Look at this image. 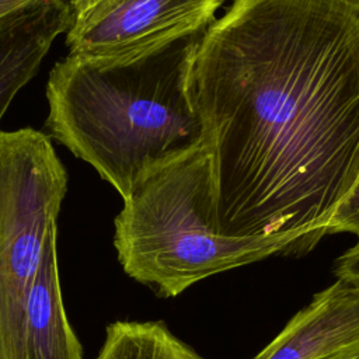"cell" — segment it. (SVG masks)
<instances>
[{
	"label": "cell",
	"instance_id": "52a82bcc",
	"mask_svg": "<svg viewBox=\"0 0 359 359\" xmlns=\"http://www.w3.org/2000/svg\"><path fill=\"white\" fill-rule=\"evenodd\" d=\"M69 21L66 0H35L0 20V122Z\"/></svg>",
	"mask_w": 359,
	"mask_h": 359
},
{
	"label": "cell",
	"instance_id": "7c38bea8",
	"mask_svg": "<svg viewBox=\"0 0 359 359\" xmlns=\"http://www.w3.org/2000/svg\"><path fill=\"white\" fill-rule=\"evenodd\" d=\"M316 359H359V338L337 349H332Z\"/></svg>",
	"mask_w": 359,
	"mask_h": 359
},
{
	"label": "cell",
	"instance_id": "9c48e42d",
	"mask_svg": "<svg viewBox=\"0 0 359 359\" xmlns=\"http://www.w3.org/2000/svg\"><path fill=\"white\" fill-rule=\"evenodd\" d=\"M97 359H206L163 323L115 321L107 327Z\"/></svg>",
	"mask_w": 359,
	"mask_h": 359
},
{
	"label": "cell",
	"instance_id": "5bb4252c",
	"mask_svg": "<svg viewBox=\"0 0 359 359\" xmlns=\"http://www.w3.org/2000/svg\"><path fill=\"white\" fill-rule=\"evenodd\" d=\"M334 1H339V3H344L349 7H353V8L359 10V0H334Z\"/></svg>",
	"mask_w": 359,
	"mask_h": 359
},
{
	"label": "cell",
	"instance_id": "4fadbf2b",
	"mask_svg": "<svg viewBox=\"0 0 359 359\" xmlns=\"http://www.w3.org/2000/svg\"><path fill=\"white\" fill-rule=\"evenodd\" d=\"M35 0H0V20Z\"/></svg>",
	"mask_w": 359,
	"mask_h": 359
},
{
	"label": "cell",
	"instance_id": "7a4b0ae2",
	"mask_svg": "<svg viewBox=\"0 0 359 359\" xmlns=\"http://www.w3.org/2000/svg\"><path fill=\"white\" fill-rule=\"evenodd\" d=\"M202 34L130 62L66 55L49 73L50 135L122 199L147 170L203 146L191 94Z\"/></svg>",
	"mask_w": 359,
	"mask_h": 359
},
{
	"label": "cell",
	"instance_id": "30bf717a",
	"mask_svg": "<svg viewBox=\"0 0 359 359\" xmlns=\"http://www.w3.org/2000/svg\"><path fill=\"white\" fill-rule=\"evenodd\" d=\"M335 233H351L359 238V178L330 219L327 234Z\"/></svg>",
	"mask_w": 359,
	"mask_h": 359
},
{
	"label": "cell",
	"instance_id": "3957f363",
	"mask_svg": "<svg viewBox=\"0 0 359 359\" xmlns=\"http://www.w3.org/2000/svg\"><path fill=\"white\" fill-rule=\"evenodd\" d=\"M114 245L125 273L163 297H175L206 278L272 255L311 250L303 234L224 236L205 146L137 178L115 217Z\"/></svg>",
	"mask_w": 359,
	"mask_h": 359
},
{
	"label": "cell",
	"instance_id": "8992f818",
	"mask_svg": "<svg viewBox=\"0 0 359 359\" xmlns=\"http://www.w3.org/2000/svg\"><path fill=\"white\" fill-rule=\"evenodd\" d=\"M359 338V289L337 279L251 359H316Z\"/></svg>",
	"mask_w": 359,
	"mask_h": 359
},
{
	"label": "cell",
	"instance_id": "277c9868",
	"mask_svg": "<svg viewBox=\"0 0 359 359\" xmlns=\"http://www.w3.org/2000/svg\"><path fill=\"white\" fill-rule=\"evenodd\" d=\"M67 172L45 133L0 129V359H25V307L57 217Z\"/></svg>",
	"mask_w": 359,
	"mask_h": 359
},
{
	"label": "cell",
	"instance_id": "8fae6325",
	"mask_svg": "<svg viewBox=\"0 0 359 359\" xmlns=\"http://www.w3.org/2000/svg\"><path fill=\"white\" fill-rule=\"evenodd\" d=\"M334 273L337 279L345 280L359 289V238L337 258Z\"/></svg>",
	"mask_w": 359,
	"mask_h": 359
},
{
	"label": "cell",
	"instance_id": "5b68a950",
	"mask_svg": "<svg viewBox=\"0 0 359 359\" xmlns=\"http://www.w3.org/2000/svg\"><path fill=\"white\" fill-rule=\"evenodd\" d=\"M227 0H69L67 55L130 62L205 31Z\"/></svg>",
	"mask_w": 359,
	"mask_h": 359
},
{
	"label": "cell",
	"instance_id": "ba28073f",
	"mask_svg": "<svg viewBox=\"0 0 359 359\" xmlns=\"http://www.w3.org/2000/svg\"><path fill=\"white\" fill-rule=\"evenodd\" d=\"M25 359H83L62 300L57 237H53L42 255L29 287L24 327Z\"/></svg>",
	"mask_w": 359,
	"mask_h": 359
},
{
	"label": "cell",
	"instance_id": "6da1fadb",
	"mask_svg": "<svg viewBox=\"0 0 359 359\" xmlns=\"http://www.w3.org/2000/svg\"><path fill=\"white\" fill-rule=\"evenodd\" d=\"M191 94L219 230L313 248L359 178V10L233 0L198 42Z\"/></svg>",
	"mask_w": 359,
	"mask_h": 359
}]
</instances>
